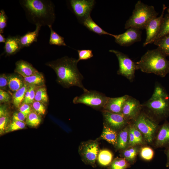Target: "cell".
<instances>
[{"instance_id": "cell-1", "label": "cell", "mask_w": 169, "mask_h": 169, "mask_svg": "<svg viewBox=\"0 0 169 169\" xmlns=\"http://www.w3.org/2000/svg\"><path fill=\"white\" fill-rule=\"evenodd\" d=\"M78 62L77 59L66 56L48 62L46 64L54 71L57 81L63 87L69 88L76 86L85 92L88 90L82 83L84 77L78 68Z\"/></svg>"}, {"instance_id": "cell-2", "label": "cell", "mask_w": 169, "mask_h": 169, "mask_svg": "<svg viewBox=\"0 0 169 169\" xmlns=\"http://www.w3.org/2000/svg\"><path fill=\"white\" fill-rule=\"evenodd\" d=\"M19 3L27 20L36 25L52 26L55 19L54 6L49 0H21Z\"/></svg>"}, {"instance_id": "cell-3", "label": "cell", "mask_w": 169, "mask_h": 169, "mask_svg": "<svg viewBox=\"0 0 169 169\" xmlns=\"http://www.w3.org/2000/svg\"><path fill=\"white\" fill-rule=\"evenodd\" d=\"M142 110L159 123L169 117V95L161 84H156L151 97L141 104Z\"/></svg>"}, {"instance_id": "cell-4", "label": "cell", "mask_w": 169, "mask_h": 169, "mask_svg": "<svg viewBox=\"0 0 169 169\" xmlns=\"http://www.w3.org/2000/svg\"><path fill=\"white\" fill-rule=\"evenodd\" d=\"M166 57L158 48L148 50L136 62L137 70L164 77L169 73V61Z\"/></svg>"}, {"instance_id": "cell-5", "label": "cell", "mask_w": 169, "mask_h": 169, "mask_svg": "<svg viewBox=\"0 0 169 169\" xmlns=\"http://www.w3.org/2000/svg\"><path fill=\"white\" fill-rule=\"evenodd\" d=\"M158 15L153 6L145 4L139 0L135 5L132 15L125 23V28H133L139 30L145 29L148 22L157 17Z\"/></svg>"}, {"instance_id": "cell-6", "label": "cell", "mask_w": 169, "mask_h": 169, "mask_svg": "<svg viewBox=\"0 0 169 169\" xmlns=\"http://www.w3.org/2000/svg\"><path fill=\"white\" fill-rule=\"evenodd\" d=\"M131 121L143 135L147 144H153L159 128V122L142 110Z\"/></svg>"}, {"instance_id": "cell-7", "label": "cell", "mask_w": 169, "mask_h": 169, "mask_svg": "<svg viewBox=\"0 0 169 169\" xmlns=\"http://www.w3.org/2000/svg\"><path fill=\"white\" fill-rule=\"evenodd\" d=\"M109 97L99 91L88 90L73 100L74 104H82L96 110H103Z\"/></svg>"}, {"instance_id": "cell-8", "label": "cell", "mask_w": 169, "mask_h": 169, "mask_svg": "<svg viewBox=\"0 0 169 169\" xmlns=\"http://www.w3.org/2000/svg\"><path fill=\"white\" fill-rule=\"evenodd\" d=\"M109 51L114 54L118 60L119 69L117 74L123 76L130 81L132 82L135 77V71L137 70L136 62H134L129 56L123 53L115 50Z\"/></svg>"}, {"instance_id": "cell-9", "label": "cell", "mask_w": 169, "mask_h": 169, "mask_svg": "<svg viewBox=\"0 0 169 169\" xmlns=\"http://www.w3.org/2000/svg\"><path fill=\"white\" fill-rule=\"evenodd\" d=\"M99 151V144L96 140L82 142L79 147V153L82 160L94 167L96 166L95 162Z\"/></svg>"}, {"instance_id": "cell-10", "label": "cell", "mask_w": 169, "mask_h": 169, "mask_svg": "<svg viewBox=\"0 0 169 169\" xmlns=\"http://www.w3.org/2000/svg\"><path fill=\"white\" fill-rule=\"evenodd\" d=\"M69 2L72 11L82 23L90 16L95 3L94 0H71Z\"/></svg>"}, {"instance_id": "cell-11", "label": "cell", "mask_w": 169, "mask_h": 169, "mask_svg": "<svg viewBox=\"0 0 169 169\" xmlns=\"http://www.w3.org/2000/svg\"><path fill=\"white\" fill-rule=\"evenodd\" d=\"M102 112L104 123L118 132L130 122L121 114L111 112L104 110H102Z\"/></svg>"}, {"instance_id": "cell-12", "label": "cell", "mask_w": 169, "mask_h": 169, "mask_svg": "<svg viewBox=\"0 0 169 169\" xmlns=\"http://www.w3.org/2000/svg\"><path fill=\"white\" fill-rule=\"evenodd\" d=\"M166 8L165 5L163 4L161 15L152 18L147 24L145 28L146 36V40L143 44V46L154 42L159 32L164 12Z\"/></svg>"}, {"instance_id": "cell-13", "label": "cell", "mask_w": 169, "mask_h": 169, "mask_svg": "<svg viewBox=\"0 0 169 169\" xmlns=\"http://www.w3.org/2000/svg\"><path fill=\"white\" fill-rule=\"evenodd\" d=\"M114 38L115 42L120 45L128 46L141 41V32L139 29L130 28L123 33L115 35Z\"/></svg>"}, {"instance_id": "cell-14", "label": "cell", "mask_w": 169, "mask_h": 169, "mask_svg": "<svg viewBox=\"0 0 169 169\" xmlns=\"http://www.w3.org/2000/svg\"><path fill=\"white\" fill-rule=\"evenodd\" d=\"M142 110L141 104L136 99L130 96L125 102L121 114L129 121L135 120Z\"/></svg>"}, {"instance_id": "cell-15", "label": "cell", "mask_w": 169, "mask_h": 169, "mask_svg": "<svg viewBox=\"0 0 169 169\" xmlns=\"http://www.w3.org/2000/svg\"><path fill=\"white\" fill-rule=\"evenodd\" d=\"M156 148L169 146V122L165 120L159 128L153 143Z\"/></svg>"}, {"instance_id": "cell-16", "label": "cell", "mask_w": 169, "mask_h": 169, "mask_svg": "<svg viewBox=\"0 0 169 169\" xmlns=\"http://www.w3.org/2000/svg\"><path fill=\"white\" fill-rule=\"evenodd\" d=\"M130 96V95H126L117 97H109L103 110L115 113L121 114L123 105Z\"/></svg>"}, {"instance_id": "cell-17", "label": "cell", "mask_w": 169, "mask_h": 169, "mask_svg": "<svg viewBox=\"0 0 169 169\" xmlns=\"http://www.w3.org/2000/svg\"><path fill=\"white\" fill-rule=\"evenodd\" d=\"M15 65V72L23 78L34 75L38 72L31 64L23 60L16 62Z\"/></svg>"}, {"instance_id": "cell-18", "label": "cell", "mask_w": 169, "mask_h": 169, "mask_svg": "<svg viewBox=\"0 0 169 169\" xmlns=\"http://www.w3.org/2000/svg\"><path fill=\"white\" fill-rule=\"evenodd\" d=\"M20 36H9L7 38L4 47V52L8 55L14 54L22 49Z\"/></svg>"}, {"instance_id": "cell-19", "label": "cell", "mask_w": 169, "mask_h": 169, "mask_svg": "<svg viewBox=\"0 0 169 169\" xmlns=\"http://www.w3.org/2000/svg\"><path fill=\"white\" fill-rule=\"evenodd\" d=\"M129 124L118 133L116 143L114 146L117 150L121 151L128 147Z\"/></svg>"}, {"instance_id": "cell-20", "label": "cell", "mask_w": 169, "mask_h": 169, "mask_svg": "<svg viewBox=\"0 0 169 169\" xmlns=\"http://www.w3.org/2000/svg\"><path fill=\"white\" fill-rule=\"evenodd\" d=\"M41 26L36 25V29L33 32H28L24 35L20 36V41L22 48L30 46L37 41L39 31Z\"/></svg>"}, {"instance_id": "cell-21", "label": "cell", "mask_w": 169, "mask_h": 169, "mask_svg": "<svg viewBox=\"0 0 169 169\" xmlns=\"http://www.w3.org/2000/svg\"><path fill=\"white\" fill-rule=\"evenodd\" d=\"M141 146H135L128 147L121 151V157L125 159L131 165L134 164L136 161Z\"/></svg>"}, {"instance_id": "cell-22", "label": "cell", "mask_w": 169, "mask_h": 169, "mask_svg": "<svg viewBox=\"0 0 169 169\" xmlns=\"http://www.w3.org/2000/svg\"><path fill=\"white\" fill-rule=\"evenodd\" d=\"M8 109L5 105L0 107V133L2 135L6 133L11 123Z\"/></svg>"}, {"instance_id": "cell-23", "label": "cell", "mask_w": 169, "mask_h": 169, "mask_svg": "<svg viewBox=\"0 0 169 169\" xmlns=\"http://www.w3.org/2000/svg\"><path fill=\"white\" fill-rule=\"evenodd\" d=\"M118 133L103 123V130L100 138L106 141L115 146L116 143Z\"/></svg>"}, {"instance_id": "cell-24", "label": "cell", "mask_w": 169, "mask_h": 169, "mask_svg": "<svg viewBox=\"0 0 169 169\" xmlns=\"http://www.w3.org/2000/svg\"><path fill=\"white\" fill-rule=\"evenodd\" d=\"M113 154L109 150H101L99 152L97 160L99 164L103 166H109L113 161Z\"/></svg>"}, {"instance_id": "cell-25", "label": "cell", "mask_w": 169, "mask_h": 169, "mask_svg": "<svg viewBox=\"0 0 169 169\" xmlns=\"http://www.w3.org/2000/svg\"><path fill=\"white\" fill-rule=\"evenodd\" d=\"M83 24L90 30L99 35H108L114 37L115 35L113 34L103 30L98 25L90 16L86 19Z\"/></svg>"}, {"instance_id": "cell-26", "label": "cell", "mask_w": 169, "mask_h": 169, "mask_svg": "<svg viewBox=\"0 0 169 169\" xmlns=\"http://www.w3.org/2000/svg\"><path fill=\"white\" fill-rule=\"evenodd\" d=\"M20 75L12 74L8 76V86L13 91H16L22 88L24 84L23 79Z\"/></svg>"}, {"instance_id": "cell-27", "label": "cell", "mask_w": 169, "mask_h": 169, "mask_svg": "<svg viewBox=\"0 0 169 169\" xmlns=\"http://www.w3.org/2000/svg\"><path fill=\"white\" fill-rule=\"evenodd\" d=\"M29 85L24 82V85L18 90L15 91L12 96L13 102L17 108H18L23 101L25 94L28 90Z\"/></svg>"}, {"instance_id": "cell-28", "label": "cell", "mask_w": 169, "mask_h": 169, "mask_svg": "<svg viewBox=\"0 0 169 169\" xmlns=\"http://www.w3.org/2000/svg\"><path fill=\"white\" fill-rule=\"evenodd\" d=\"M153 43L166 57L169 56V34L158 38Z\"/></svg>"}, {"instance_id": "cell-29", "label": "cell", "mask_w": 169, "mask_h": 169, "mask_svg": "<svg viewBox=\"0 0 169 169\" xmlns=\"http://www.w3.org/2000/svg\"><path fill=\"white\" fill-rule=\"evenodd\" d=\"M23 79L24 82L29 85L41 86L44 83L43 74L39 72L35 74L23 78Z\"/></svg>"}, {"instance_id": "cell-30", "label": "cell", "mask_w": 169, "mask_h": 169, "mask_svg": "<svg viewBox=\"0 0 169 169\" xmlns=\"http://www.w3.org/2000/svg\"><path fill=\"white\" fill-rule=\"evenodd\" d=\"M167 11V13L163 17L159 32L154 41L160 37L169 34V8Z\"/></svg>"}, {"instance_id": "cell-31", "label": "cell", "mask_w": 169, "mask_h": 169, "mask_svg": "<svg viewBox=\"0 0 169 169\" xmlns=\"http://www.w3.org/2000/svg\"><path fill=\"white\" fill-rule=\"evenodd\" d=\"M48 27L50 30L49 44L50 45L59 46H67L64 42V38L59 35L54 31L52 28V26H49Z\"/></svg>"}, {"instance_id": "cell-32", "label": "cell", "mask_w": 169, "mask_h": 169, "mask_svg": "<svg viewBox=\"0 0 169 169\" xmlns=\"http://www.w3.org/2000/svg\"><path fill=\"white\" fill-rule=\"evenodd\" d=\"M131 165L124 158L117 157L109 165V169H126L130 167Z\"/></svg>"}, {"instance_id": "cell-33", "label": "cell", "mask_w": 169, "mask_h": 169, "mask_svg": "<svg viewBox=\"0 0 169 169\" xmlns=\"http://www.w3.org/2000/svg\"><path fill=\"white\" fill-rule=\"evenodd\" d=\"M41 121L40 115L34 110L31 111L27 116L26 124L31 127H36L39 125Z\"/></svg>"}, {"instance_id": "cell-34", "label": "cell", "mask_w": 169, "mask_h": 169, "mask_svg": "<svg viewBox=\"0 0 169 169\" xmlns=\"http://www.w3.org/2000/svg\"><path fill=\"white\" fill-rule=\"evenodd\" d=\"M34 101L42 102L46 105L48 102V97L46 89L45 86H41L36 90Z\"/></svg>"}, {"instance_id": "cell-35", "label": "cell", "mask_w": 169, "mask_h": 169, "mask_svg": "<svg viewBox=\"0 0 169 169\" xmlns=\"http://www.w3.org/2000/svg\"><path fill=\"white\" fill-rule=\"evenodd\" d=\"M139 154L142 159L148 161H150L153 159L154 152L151 147L146 145H145L141 146Z\"/></svg>"}, {"instance_id": "cell-36", "label": "cell", "mask_w": 169, "mask_h": 169, "mask_svg": "<svg viewBox=\"0 0 169 169\" xmlns=\"http://www.w3.org/2000/svg\"><path fill=\"white\" fill-rule=\"evenodd\" d=\"M130 123L135 138L136 145L140 146L146 145L147 144L141 133L131 121H130Z\"/></svg>"}, {"instance_id": "cell-37", "label": "cell", "mask_w": 169, "mask_h": 169, "mask_svg": "<svg viewBox=\"0 0 169 169\" xmlns=\"http://www.w3.org/2000/svg\"><path fill=\"white\" fill-rule=\"evenodd\" d=\"M34 85H29L26 91L23 103L28 104H32L34 101L36 87Z\"/></svg>"}, {"instance_id": "cell-38", "label": "cell", "mask_w": 169, "mask_h": 169, "mask_svg": "<svg viewBox=\"0 0 169 169\" xmlns=\"http://www.w3.org/2000/svg\"><path fill=\"white\" fill-rule=\"evenodd\" d=\"M25 127V123L23 121L13 120L10 123L6 133L9 132L21 130Z\"/></svg>"}, {"instance_id": "cell-39", "label": "cell", "mask_w": 169, "mask_h": 169, "mask_svg": "<svg viewBox=\"0 0 169 169\" xmlns=\"http://www.w3.org/2000/svg\"><path fill=\"white\" fill-rule=\"evenodd\" d=\"M79 58L77 59L79 62L81 60H86L93 57L92 51L90 49H83L77 50Z\"/></svg>"}, {"instance_id": "cell-40", "label": "cell", "mask_w": 169, "mask_h": 169, "mask_svg": "<svg viewBox=\"0 0 169 169\" xmlns=\"http://www.w3.org/2000/svg\"><path fill=\"white\" fill-rule=\"evenodd\" d=\"M32 106L34 110L40 115H43L45 114L46 108L42 102L34 101L32 104Z\"/></svg>"}, {"instance_id": "cell-41", "label": "cell", "mask_w": 169, "mask_h": 169, "mask_svg": "<svg viewBox=\"0 0 169 169\" xmlns=\"http://www.w3.org/2000/svg\"><path fill=\"white\" fill-rule=\"evenodd\" d=\"M8 17L3 9L0 11V33L2 34L7 25Z\"/></svg>"}, {"instance_id": "cell-42", "label": "cell", "mask_w": 169, "mask_h": 169, "mask_svg": "<svg viewBox=\"0 0 169 169\" xmlns=\"http://www.w3.org/2000/svg\"><path fill=\"white\" fill-rule=\"evenodd\" d=\"M19 111L22 113L26 117L31 112L30 106L28 104L23 103L19 107Z\"/></svg>"}, {"instance_id": "cell-43", "label": "cell", "mask_w": 169, "mask_h": 169, "mask_svg": "<svg viewBox=\"0 0 169 169\" xmlns=\"http://www.w3.org/2000/svg\"><path fill=\"white\" fill-rule=\"evenodd\" d=\"M10 100V96L7 92L0 90V102L5 103L9 102Z\"/></svg>"}, {"instance_id": "cell-44", "label": "cell", "mask_w": 169, "mask_h": 169, "mask_svg": "<svg viewBox=\"0 0 169 169\" xmlns=\"http://www.w3.org/2000/svg\"><path fill=\"white\" fill-rule=\"evenodd\" d=\"M129 133L128 147L137 146L136 144L135 138L133 132L130 122L129 124Z\"/></svg>"}, {"instance_id": "cell-45", "label": "cell", "mask_w": 169, "mask_h": 169, "mask_svg": "<svg viewBox=\"0 0 169 169\" xmlns=\"http://www.w3.org/2000/svg\"><path fill=\"white\" fill-rule=\"evenodd\" d=\"M26 118V116L20 111L15 112L13 113L12 116L13 120L23 121Z\"/></svg>"}, {"instance_id": "cell-46", "label": "cell", "mask_w": 169, "mask_h": 169, "mask_svg": "<svg viewBox=\"0 0 169 169\" xmlns=\"http://www.w3.org/2000/svg\"><path fill=\"white\" fill-rule=\"evenodd\" d=\"M8 84V76L5 74H2L0 76V89L5 88Z\"/></svg>"}, {"instance_id": "cell-47", "label": "cell", "mask_w": 169, "mask_h": 169, "mask_svg": "<svg viewBox=\"0 0 169 169\" xmlns=\"http://www.w3.org/2000/svg\"><path fill=\"white\" fill-rule=\"evenodd\" d=\"M164 153L167 157V161L166 166L167 167L169 168V146L165 148Z\"/></svg>"}, {"instance_id": "cell-48", "label": "cell", "mask_w": 169, "mask_h": 169, "mask_svg": "<svg viewBox=\"0 0 169 169\" xmlns=\"http://www.w3.org/2000/svg\"><path fill=\"white\" fill-rule=\"evenodd\" d=\"M6 40L4 36L2 34L0 33V42L5 43Z\"/></svg>"}]
</instances>
